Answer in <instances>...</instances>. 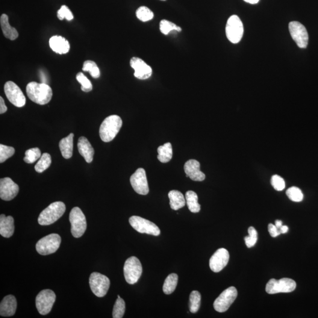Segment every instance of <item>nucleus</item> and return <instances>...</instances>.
Segmentation results:
<instances>
[{"label": "nucleus", "mask_w": 318, "mask_h": 318, "mask_svg": "<svg viewBox=\"0 0 318 318\" xmlns=\"http://www.w3.org/2000/svg\"><path fill=\"white\" fill-rule=\"evenodd\" d=\"M131 184L134 190L141 195H146L149 192L148 182L146 171L143 168H138L131 177Z\"/></svg>", "instance_id": "obj_15"}, {"label": "nucleus", "mask_w": 318, "mask_h": 318, "mask_svg": "<svg viewBox=\"0 0 318 318\" xmlns=\"http://www.w3.org/2000/svg\"><path fill=\"white\" fill-rule=\"evenodd\" d=\"M243 26L239 17L236 15L230 17L226 26L227 38L234 44H237L241 40L243 34Z\"/></svg>", "instance_id": "obj_8"}, {"label": "nucleus", "mask_w": 318, "mask_h": 318, "mask_svg": "<svg viewBox=\"0 0 318 318\" xmlns=\"http://www.w3.org/2000/svg\"><path fill=\"white\" fill-rule=\"evenodd\" d=\"M7 110V106H6L4 99L2 97H0V113L3 114L5 113Z\"/></svg>", "instance_id": "obj_44"}, {"label": "nucleus", "mask_w": 318, "mask_h": 318, "mask_svg": "<svg viewBox=\"0 0 318 318\" xmlns=\"http://www.w3.org/2000/svg\"><path fill=\"white\" fill-rule=\"evenodd\" d=\"M289 29L292 38L299 48L305 49L308 46L309 36L305 26L297 22L289 24Z\"/></svg>", "instance_id": "obj_14"}, {"label": "nucleus", "mask_w": 318, "mask_h": 318, "mask_svg": "<svg viewBox=\"0 0 318 318\" xmlns=\"http://www.w3.org/2000/svg\"><path fill=\"white\" fill-rule=\"evenodd\" d=\"M160 30L161 33L167 35L173 30L181 32L182 28L169 21L162 20L160 23Z\"/></svg>", "instance_id": "obj_36"}, {"label": "nucleus", "mask_w": 318, "mask_h": 318, "mask_svg": "<svg viewBox=\"0 0 318 318\" xmlns=\"http://www.w3.org/2000/svg\"><path fill=\"white\" fill-rule=\"evenodd\" d=\"M238 291L234 287L226 289L219 297L214 300L213 307L218 312H225L230 308L233 303L237 299Z\"/></svg>", "instance_id": "obj_12"}, {"label": "nucleus", "mask_w": 318, "mask_h": 318, "mask_svg": "<svg viewBox=\"0 0 318 318\" xmlns=\"http://www.w3.org/2000/svg\"><path fill=\"white\" fill-rule=\"evenodd\" d=\"M82 70L84 72H88L90 75L94 79L99 78L100 76V72L98 66H97L95 62L91 60L85 61L82 67Z\"/></svg>", "instance_id": "obj_35"}, {"label": "nucleus", "mask_w": 318, "mask_h": 318, "mask_svg": "<svg viewBox=\"0 0 318 318\" xmlns=\"http://www.w3.org/2000/svg\"><path fill=\"white\" fill-rule=\"evenodd\" d=\"M14 147L0 144V163L7 160L8 159L12 157L14 154Z\"/></svg>", "instance_id": "obj_39"}, {"label": "nucleus", "mask_w": 318, "mask_h": 318, "mask_svg": "<svg viewBox=\"0 0 318 318\" xmlns=\"http://www.w3.org/2000/svg\"><path fill=\"white\" fill-rule=\"evenodd\" d=\"M49 44L53 51L58 54H66L70 50L69 41L66 38L58 35H54L50 38Z\"/></svg>", "instance_id": "obj_21"}, {"label": "nucleus", "mask_w": 318, "mask_h": 318, "mask_svg": "<svg viewBox=\"0 0 318 318\" xmlns=\"http://www.w3.org/2000/svg\"><path fill=\"white\" fill-rule=\"evenodd\" d=\"M52 163L51 156L49 153H45L41 155L39 160L35 166V170L37 172L43 173L50 166Z\"/></svg>", "instance_id": "obj_30"}, {"label": "nucleus", "mask_w": 318, "mask_h": 318, "mask_svg": "<svg viewBox=\"0 0 318 318\" xmlns=\"http://www.w3.org/2000/svg\"><path fill=\"white\" fill-rule=\"evenodd\" d=\"M275 226H276V228L279 230L280 228H281V226H282V222L281 220H276L275 221Z\"/></svg>", "instance_id": "obj_46"}, {"label": "nucleus", "mask_w": 318, "mask_h": 318, "mask_svg": "<svg viewBox=\"0 0 318 318\" xmlns=\"http://www.w3.org/2000/svg\"><path fill=\"white\" fill-rule=\"evenodd\" d=\"M229 253L225 248H220L212 255L209 261V266L214 272H219L228 264Z\"/></svg>", "instance_id": "obj_17"}, {"label": "nucleus", "mask_w": 318, "mask_h": 318, "mask_svg": "<svg viewBox=\"0 0 318 318\" xmlns=\"http://www.w3.org/2000/svg\"><path fill=\"white\" fill-rule=\"evenodd\" d=\"M185 199L189 211L192 213H198L200 211V205L197 194L193 191H187L186 193Z\"/></svg>", "instance_id": "obj_28"}, {"label": "nucleus", "mask_w": 318, "mask_h": 318, "mask_svg": "<svg viewBox=\"0 0 318 318\" xmlns=\"http://www.w3.org/2000/svg\"><path fill=\"white\" fill-rule=\"evenodd\" d=\"M268 231H269L271 237L273 238H276L281 234V233H280L278 229L276 228V226L273 225L272 223H270L268 225Z\"/></svg>", "instance_id": "obj_43"}, {"label": "nucleus", "mask_w": 318, "mask_h": 318, "mask_svg": "<svg viewBox=\"0 0 318 318\" xmlns=\"http://www.w3.org/2000/svg\"><path fill=\"white\" fill-rule=\"evenodd\" d=\"M26 92L28 98L38 105H44L50 102L53 91L48 84L30 82L26 85Z\"/></svg>", "instance_id": "obj_1"}, {"label": "nucleus", "mask_w": 318, "mask_h": 318, "mask_svg": "<svg viewBox=\"0 0 318 318\" xmlns=\"http://www.w3.org/2000/svg\"><path fill=\"white\" fill-rule=\"evenodd\" d=\"M135 15H136L137 19L143 22H149L154 17L153 11L146 6H141L138 8L135 12Z\"/></svg>", "instance_id": "obj_32"}, {"label": "nucleus", "mask_w": 318, "mask_h": 318, "mask_svg": "<svg viewBox=\"0 0 318 318\" xmlns=\"http://www.w3.org/2000/svg\"><path fill=\"white\" fill-rule=\"evenodd\" d=\"M66 211V205L62 202L52 203L41 212L38 222L41 226L52 225L63 216Z\"/></svg>", "instance_id": "obj_3"}, {"label": "nucleus", "mask_w": 318, "mask_h": 318, "mask_svg": "<svg viewBox=\"0 0 318 318\" xmlns=\"http://www.w3.org/2000/svg\"><path fill=\"white\" fill-rule=\"evenodd\" d=\"M201 303V294L198 291L191 292L189 297V309L191 313L195 314L199 311Z\"/></svg>", "instance_id": "obj_31"}, {"label": "nucleus", "mask_w": 318, "mask_h": 318, "mask_svg": "<svg viewBox=\"0 0 318 318\" xmlns=\"http://www.w3.org/2000/svg\"><path fill=\"white\" fill-rule=\"evenodd\" d=\"M124 275L127 282L131 285L137 283L142 273V265L135 256L127 259L124 265Z\"/></svg>", "instance_id": "obj_5"}, {"label": "nucleus", "mask_w": 318, "mask_h": 318, "mask_svg": "<svg viewBox=\"0 0 318 318\" xmlns=\"http://www.w3.org/2000/svg\"><path fill=\"white\" fill-rule=\"evenodd\" d=\"M287 195L289 199L294 202H301L303 199V194L300 188L296 187L289 188L287 191Z\"/></svg>", "instance_id": "obj_38"}, {"label": "nucleus", "mask_w": 318, "mask_h": 318, "mask_svg": "<svg viewBox=\"0 0 318 318\" xmlns=\"http://www.w3.org/2000/svg\"><path fill=\"white\" fill-rule=\"evenodd\" d=\"M89 284L92 292L99 297H104L110 288V281L107 276L98 272L91 274Z\"/></svg>", "instance_id": "obj_7"}, {"label": "nucleus", "mask_w": 318, "mask_h": 318, "mask_svg": "<svg viewBox=\"0 0 318 318\" xmlns=\"http://www.w3.org/2000/svg\"><path fill=\"white\" fill-rule=\"evenodd\" d=\"M161 1H166V0H161Z\"/></svg>", "instance_id": "obj_48"}, {"label": "nucleus", "mask_w": 318, "mask_h": 318, "mask_svg": "<svg viewBox=\"0 0 318 318\" xmlns=\"http://www.w3.org/2000/svg\"><path fill=\"white\" fill-rule=\"evenodd\" d=\"M76 79L79 82V83L81 84L82 91H84V92H89V91L92 90V84L83 73H79L76 76Z\"/></svg>", "instance_id": "obj_37"}, {"label": "nucleus", "mask_w": 318, "mask_h": 318, "mask_svg": "<svg viewBox=\"0 0 318 318\" xmlns=\"http://www.w3.org/2000/svg\"><path fill=\"white\" fill-rule=\"evenodd\" d=\"M200 164L198 161L191 159L186 162L184 170L187 177L193 181L202 182L204 181L206 176L200 170Z\"/></svg>", "instance_id": "obj_19"}, {"label": "nucleus", "mask_w": 318, "mask_h": 318, "mask_svg": "<svg viewBox=\"0 0 318 318\" xmlns=\"http://www.w3.org/2000/svg\"><path fill=\"white\" fill-rule=\"evenodd\" d=\"M168 196H169L170 200V207L174 211H178L179 209L184 208L186 203L184 194L178 190L170 191Z\"/></svg>", "instance_id": "obj_26"}, {"label": "nucleus", "mask_w": 318, "mask_h": 318, "mask_svg": "<svg viewBox=\"0 0 318 318\" xmlns=\"http://www.w3.org/2000/svg\"><path fill=\"white\" fill-rule=\"evenodd\" d=\"M158 159L161 163H166L172 158L173 149L170 143H166L160 146L158 149Z\"/></svg>", "instance_id": "obj_27"}, {"label": "nucleus", "mask_w": 318, "mask_h": 318, "mask_svg": "<svg viewBox=\"0 0 318 318\" xmlns=\"http://www.w3.org/2000/svg\"><path fill=\"white\" fill-rule=\"evenodd\" d=\"M178 276L176 273H171L165 279L163 286V292L166 294L172 293L178 285Z\"/></svg>", "instance_id": "obj_29"}, {"label": "nucleus", "mask_w": 318, "mask_h": 318, "mask_svg": "<svg viewBox=\"0 0 318 318\" xmlns=\"http://www.w3.org/2000/svg\"><path fill=\"white\" fill-rule=\"evenodd\" d=\"M4 92L9 101L17 107L25 106L26 99L25 94L18 85L13 81H7L4 85Z\"/></svg>", "instance_id": "obj_13"}, {"label": "nucleus", "mask_w": 318, "mask_h": 318, "mask_svg": "<svg viewBox=\"0 0 318 318\" xmlns=\"http://www.w3.org/2000/svg\"><path fill=\"white\" fill-rule=\"evenodd\" d=\"M57 17L60 20L66 19L67 20L71 21L74 19L72 11L66 5L61 6L60 10L57 12Z\"/></svg>", "instance_id": "obj_42"}, {"label": "nucleus", "mask_w": 318, "mask_h": 318, "mask_svg": "<svg viewBox=\"0 0 318 318\" xmlns=\"http://www.w3.org/2000/svg\"><path fill=\"white\" fill-rule=\"evenodd\" d=\"M270 182L271 185L277 191H282L285 187V182L284 179L279 175H273L271 178Z\"/></svg>", "instance_id": "obj_41"}, {"label": "nucleus", "mask_w": 318, "mask_h": 318, "mask_svg": "<svg viewBox=\"0 0 318 318\" xmlns=\"http://www.w3.org/2000/svg\"><path fill=\"white\" fill-rule=\"evenodd\" d=\"M56 298L55 294L52 290H44L37 294L35 305L41 315H46L52 311Z\"/></svg>", "instance_id": "obj_11"}, {"label": "nucleus", "mask_w": 318, "mask_h": 318, "mask_svg": "<svg viewBox=\"0 0 318 318\" xmlns=\"http://www.w3.org/2000/svg\"><path fill=\"white\" fill-rule=\"evenodd\" d=\"M41 155H41L40 150L38 147H35V148L26 150L24 160L26 163H33L41 158Z\"/></svg>", "instance_id": "obj_33"}, {"label": "nucleus", "mask_w": 318, "mask_h": 318, "mask_svg": "<svg viewBox=\"0 0 318 318\" xmlns=\"http://www.w3.org/2000/svg\"><path fill=\"white\" fill-rule=\"evenodd\" d=\"M0 24L3 34L6 38L10 40H15L19 37L17 29L11 26L8 22L7 15L3 14L0 18Z\"/></svg>", "instance_id": "obj_24"}, {"label": "nucleus", "mask_w": 318, "mask_h": 318, "mask_svg": "<svg viewBox=\"0 0 318 318\" xmlns=\"http://www.w3.org/2000/svg\"><path fill=\"white\" fill-rule=\"evenodd\" d=\"M248 237L244 238L246 245L249 248L255 246L258 240V232L256 230L251 226L248 229Z\"/></svg>", "instance_id": "obj_40"}, {"label": "nucleus", "mask_w": 318, "mask_h": 318, "mask_svg": "<svg viewBox=\"0 0 318 318\" xmlns=\"http://www.w3.org/2000/svg\"><path fill=\"white\" fill-rule=\"evenodd\" d=\"M14 229L13 217L1 214L0 216V234L2 237L6 238L11 237L14 234Z\"/></svg>", "instance_id": "obj_23"}, {"label": "nucleus", "mask_w": 318, "mask_h": 318, "mask_svg": "<svg viewBox=\"0 0 318 318\" xmlns=\"http://www.w3.org/2000/svg\"><path fill=\"white\" fill-rule=\"evenodd\" d=\"M126 309L125 302L119 295H118L117 299L114 305L113 310V318H122L125 314Z\"/></svg>", "instance_id": "obj_34"}, {"label": "nucleus", "mask_w": 318, "mask_h": 318, "mask_svg": "<svg viewBox=\"0 0 318 318\" xmlns=\"http://www.w3.org/2000/svg\"><path fill=\"white\" fill-rule=\"evenodd\" d=\"M295 281L290 278H282L279 280L270 279L267 283L266 292L269 294L290 293L295 290Z\"/></svg>", "instance_id": "obj_9"}, {"label": "nucleus", "mask_w": 318, "mask_h": 318, "mask_svg": "<svg viewBox=\"0 0 318 318\" xmlns=\"http://www.w3.org/2000/svg\"><path fill=\"white\" fill-rule=\"evenodd\" d=\"M281 234H285L286 233H287L288 231V227L287 226H282L281 228L279 230Z\"/></svg>", "instance_id": "obj_45"}, {"label": "nucleus", "mask_w": 318, "mask_h": 318, "mask_svg": "<svg viewBox=\"0 0 318 318\" xmlns=\"http://www.w3.org/2000/svg\"><path fill=\"white\" fill-rule=\"evenodd\" d=\"M122 120L117 115H111L103 121L100 126L99 134L104 142H110L116 136L122 126Z\"/></svg>", "instance_id": "obj_2"}, {"label": "nucleus", "mask_w": 318, "mask_h": 318, "mask_svg": "<svg viewBox=\"0 0 318 318\" xmlns=\"http://www.w3.org/2000/svg\"><path fill=\"white\" fill-rule=\"evenodd\" d=\"M69 220L71 223V232L74 237L79 238L84 235L87 229V222L85 215L80 209L75 207L70 213Z\"/></svg>", "instance_id": "obj_4"}, {"label": "nucleus", "mask_w": 318, "mask_h": 318, "mask_svg": "<svg viewBox=\"0 0 318 318\" xmlns=\"http://www.w3.org/2000/svg\"><path fill=\"white\" fill-rule=\"evenodd\" d=\"M129 223L132 228L140 234L151 235L156 237L160 234V230L157 225L143 217L132 216L130 217Z\"/></svg>", "instance_id": "obj_10"}, {"label": "nucleus", "mask_w": 318, "mask_h": 318, "mask_svg": "<svg viewBox=\"0 0 318 318\" xmlns=\"http://www.w3.org/2000/svg\"><path fill=\"white\" fill-rule=\"evenodd\" d=\"M19 191V186L10 178L0 180V197L5 201H10L16 197Z\"/></svg>", "instance_id": "obj_16"}, {"label": "nucleus", "mask_w": 318, "mask_h": 318, "mask_svg": "<svg viewBox=\"0 0 318 318\" xmlns=\"http://www.w3.org/2000/svg\"><path fill=\"white\" fill-rule=\"evenodd\" d=\"M244 1L249 3V4H255L258 3L259 0H244Z\"/></svg>", "instance_id": "obj_47"}, {"label": "nucleus", "mask_w": 318, "mask_h": 318, "mask_svg": "<svg viewBox=\"0 0 318 318\" xmlns=\"http://www.w3.org/2000/svg\"><path fill=\"white\" fill-rule=\"evenodd\" d=\"M73 137L74 134L70 133L66 137L62 138L59 143L61 155L65 159H69L73 155Z\"/></svg>", "instance_id": "obj_25"}, {"label": "nucleus", "mask_w": 318, "mask_h": 318, "mask_svg": "<svg viewBox=\"0 0 318 318\" xmlns=\"http://www.w3.org/2000/svg\"><path fill=\"white\" fill-rule=\"evenodd\" d=\"M131 66L134 70V76L138 79L146 80L151 77L152 69L142 59L132 57L131 60Z\"/></svg>", "instance_id": "obj_18"}, {"label": "nucleus", "mask_w": 318, "mask_h": 318, "mask_svg": "<svg viewBox=\"0 0 318 318\" xmlns=\"http://www.w3.org/2000/svg\"><path fill=\"white\" fill-rule=\"evenodd\" d=\"M17 300L13 295L6 296L0 304V315L2 317L13 316L17 309Z\"/></svg>", "instance_id": "obj_20"}, {"label": "nucleus", "mask_w": 318, "mask_h": 318, "mask_svg": "<svg viewBox=\"0 0 318 318\" xmlns=\"http://www.w3.org/2000/svg\"><path fill=\"white\" fill-rule=\"evenodd\" d=\"M78 147L80 154L84 158L85 161L88 163L92 162L94 150L87 138L83 136L80 137Z\"/></svg>", "instance_id": "obj_22"}, {"label": "nucleus", "mask_w": 318, "mask_h": 318, "mask_svg": "<svg viewBox=\"0 0 318 318\" xmlns=\"http://www.w3.org/2000/svg\"><path fill=\"white\" fill-rule=\"evenodd\" d=\"M61 238L60 235L52 234L41 238L37 241L36 250L41 255H49L55 253L60 246Z\"/></svg>", "instance_id": "obj_6"}]
</instances>
